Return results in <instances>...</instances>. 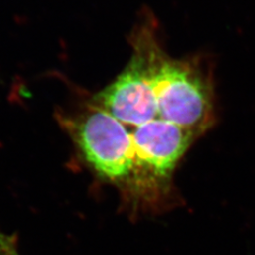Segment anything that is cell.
Here are the masks:
<instances>
[{
    "mask_svg": "<svg viewBox=\"0 0 255 255\" xmlns=\"http://www.w3.org/2000/svg\"><path fill=\"white\" fill-rule=\"evenodd\" d=\"M133 52L140 58L154 91L158 118L199 136L213 124V89L195 61L175 60L159 47L154 33L133 34Z\"/></svg>",
    "mask_w": 255,
    "mask_h": 255,
    "instance_id": "6da1fadb",
    "label": "cell"
},
{
    "mask_svg": "<svg viewBox=\"0 0 255 255\" xmlns=\"http://www.w3.org/2000/svg\"><path fill=\"white\" fill-rule=\"evenodd\" d=\"M68 127L85 161L101 179L121 186L136 181L131 132L126 125L90 103Z\"/></svg>",
    "mask_w": 255,
    "mask_h": 255,
    "instance_id": "7a4b0ae2",
    "label": "cell"
},
{
    "mask_svg": "<svg viewBox=\"0 0 255 255\" xmlns=\"http://www.w3.org/2000/svg\"><path fill=\"white\" fill-rule=\"evenodd\" d=\"M129 129L137 179L161 184L169 181L180 158L197 137L190 131L163 119Z\"/></svg>",
    "mask_w": 255,
    "mask_h": 255,
    "instance_id": "3957f363",
    "label": "cell"
},
{
    "mask_svg": "<svg viewBox=\"0 0 255 255\" xmlns=\"http://www.w3.org/2000/svg\"><path fill=\"white\" fill-rule=\"evenodd\" d=\"M91 105L106 111L118 122L135 128L158 118V108L145 67L136 53L106 89L96 94Z\"/></svg>",
    "mask_w": 255,
    "mask_h": 255,
    "instance_id": "277c9868",
    "label": "cell"
},
{
    "mask_svg": "<svg viewBox=\"0 0 255 255\" xmlns=\"http://www.w3.org/2000/svg\"><path fill=\"white\" fill-rule=\"evenodd\" d=\"M0 255H20L17 249V239L14 235L0 232Z\"/></svg>",
    "mask_w": 255,
    "mask_h": 255,
    "instance_id": "5b68a950",
    "label": "cell"
}]
</instances>
